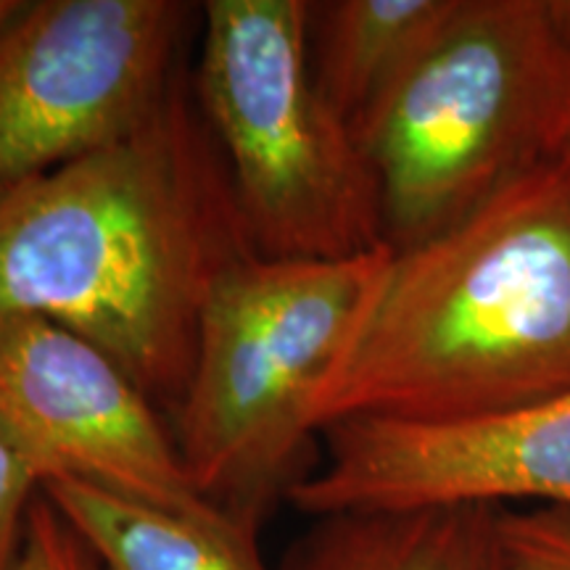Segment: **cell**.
Returning a JSON list of instances; mask_svg holds the SVG:
<instances>
[{"label": "cell", "instance_id": "cell-1", "mask_svg": "<svg viewBox=\"0 0 570 570\" xmlns=\"http://www.w3.org/2000/svg\"><path fill=\"white\" fill-rule=\"evenodd\" d=\"M248 254L223 151L180 80L140 130L0 188V315L69 327L175 410L206 296Z\"/></svg>", "mask_w": 570, "mask_h": 570}, {"label": "cell", "instance_id": "cell-2", "mask_svg": "<svg viewBox=\"0 0 570 570\" xmlns=\"http://www.w3.org/2000/svg\"><path fill=\"white\" fill-rule=\"evenodd\" d=\"M570 391V173L552 164L394 252L312 402L352 417L473 420Z\"/></svg>", "mask_w": 570, "mask_h": 570}, {"label": "cell", "instance_id": "cell-3", "mask_svg": "<svg viewBox=\"0 0 570 570\" xmlns=\"http://www.w3.org/2000/svg\"><path fill=\"white\" fill-rule=\"evenodd\" d=\"M354 135L394 252L560 164L570 146V0H458Z\"/></svg>", "mask_w": 570, "mask_h": 570}, {"label": "cell", "instance_id": "cell-4", "mask_svg": "<svg viewBox=\"0 0 570 570\" xmlns=\"http://www.w3.org/2000/svg\"><path fill=\"white\" fill-rule=\"evenodd\" d=\"M389 252L327 262L248 254L212 285L175 444L198 494L246 529L302 479L312 402Z\"/></svg>", "mask_w": 570, "mask_h": 570}, {"label": "cell", "instance_id": "cell-5", "mask_svg": "<svg viewBox=\"0 0 570 570\" xmlns=\"http://www.w3.org/2000/svg\"><path fill=\"white\" fill-rule=\"evenodd\" d=\"M198 106L265 259H348L383 248L370 164L320 96L306 0H209Z\"/></svg>", "mask_w": 570, "mask_h": 570}, {"label": "cell", "instance_id": "cell-6", "mask_svg": "<svg viewBox=\"0 0 570 570\" xmlns=\"http://www.w3.org/2000/svg\"><path fill=\"white\" fill-rule=\"evenodd\" d=\"M188 6L35 0L0 21V188L140 130L177 82Z\"/></svg>", "mask_w": 570, "mask_h": 570}, {"label": "cell", "instance_id": "cell-7", "mask_svg": "<svg viewBox=\"0 0 570 570\" xmlns=\"http://www.w3.org/2000/svg\"><path fill=\"white\" fill-rule=\"evenodd\" d=\"M0 436L40 487L80 479L190 518H230L198 494L175 433L104 348L46 317L0 315Z\"/></svg>", "mask_w": 570, "mask_h": 570}, {"label": "cell", "instance_id": "cell-8", "mask_svg": "<svg viewBox=\"0 0 570 570\" xmlns=\"http://www.w3.org/2000/svg\"><path fill=\"white\" fill-rule=\"evenodd\" d=\"M323 433L325 465L288 491L312 518L508 502L570 508V391L508 415L352 417Z\"/></svg>", "mask_w": 570, "mask_h": 570}, {"label": "cell", "instance_id": "cell-9", "mask_svg": "<svg viewBox=\"0 0 570 570\" xmlns=\"http://www.w3.org/2000/svg\"><path fill=\"white\" fill-rule=\"evenodd\" d=\"M40 494L101 570H267L256 531L233 518L180 515L80 479H51Z\"/></svg>", "mask_w": 570, "mask_h": 570}, {"label": "cell", "instance_id": "cell-10", "mask_svg": "<svg viewBox=\"0 0 570 570\" xmlns=\"http://www.w3.org/2000/svg\"><path fill=\"white\" fill-rule=\"evenodd\" d=\"M458 9V0L309 3L306 42L320 96L356 132L407 75Z\"/></svg>", "mask_w": 570, "mask_h": 570}, {"label": "cell", "instance_id": "cell-11", "mask_svg": "<svg viewBox=\"0 0 570 570\" xmlns=\"http://www.w3.org/2000/svg\"><path fill=\"white\" fill-rule=\"evenodd\" d=\"M494 515L458 504L317 518L285 570H491Z\"/></svg>", "mask_w": 570, "mask_h": 570}, {"label": "cell", "instance_id": "cell-12", "mask_svg": "<svg viewBox=\"0 0 570 570\" xmlns=\"http://www.w3.org/2000/svg\"><path fill=\"white\" fill-rule=\"evenodd\" d=\"M491 570H570V508H497Z\"/></svg>", "mask_w": 570, "mask_h": 570}, {"label": "cell", "instance_id": "cell-13", "mask_svg": "<svg viewBox=\"0 0 570 570\" xmlns=\"http://www.w3.org/2000/svg\"><path fill=\"white\" fill-rule=\"evenodd\" d=\"M11 570H101L82 539L69 529L67 520L38 494L27 523L24 547Z\"/></svg>", "mask_w": 570, "mask_h": 570}, {"label": "cell", "instance_id": "cell-14", "mask_svg": "<svg viewBox=\"0 0 570 570\" xmlns=\"http://www.w3.org/2000/svg\"><path fill=\"white\" fill-rule=\"evenodd\" d=\"M40 481L27 460L0 436V570H11L24 547Z\"/></svg>", "mask_w": 570, "mask_h": 570}, {"label": "cell", "instance_id": "cell-15", "mask_svg": "<svg viewBox=\"0 0 570 570\" xmlns=\"http://www.w3.org/2000/svg\"><path fill=\"white\" fill-rule=\"evenodd\" d=\"M19 3H21V0H0V21L9 19L11 13L19 9Z\"/></svg>", "mask_w": 570, "mask_h": 570}, {"label": "cell", "instance_id": "cell-16", "mask_svg": "<svg viewBox=\"0 0 570 570\" xmlns=\"http://www.w3.org/2000/svg\"><path fill=\"white\" fill-rule=\"evenodd\" d=\"M560 164H566V169L570 173V146H568V151H566V156H562Z\"/></svg>", "mask_w": 570, "mask_h": 570}]
</instances>
